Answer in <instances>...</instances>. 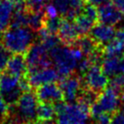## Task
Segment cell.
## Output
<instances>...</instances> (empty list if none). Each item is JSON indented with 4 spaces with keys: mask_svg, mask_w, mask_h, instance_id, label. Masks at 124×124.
<instances>
[{
    "mask_svg": "<svg viewBox=\"0 0 124 124\" xmlns=\"http://www.w3.org/2000/svg\"><path fill=\"white\" fill-rule=\"evenodd\" d=\"M116 30L113 26L102 24H95L90 31V35L98 45L104 46L114 38Z\"/></svg>",
    "mask_w": 124,
    "mask_h": 124,
    "instance_id": "obj_12",
    "label": "cell"
},
{
    "mask_svg": "<svg viewBox=\"0 0 124 124\" xmlns=\"http://www.w3.org/2000/svg\"><path fill=\"white\" fill-rule=\"evenodd\" d=\"M121 113L124 114V103L122 104V106H121Z\"/></svg>",
    "mask_w": 124,
    "mask_h": 124,
    "instance_id": "obj_38",
    "label": "cell"
},
{
    "mask_svg": "<svg viewBox=\"0 0 124 124\" xmlns=\"http://www.w3.org/2000/svg\"><path fill=\"white\" fill-rule=\"evenodd\" d=\"M11 53L3 45H0V72L5 71L10 59Z\"/></svg>",
    "mask_w": 124,
    "mask_h": 124,
    "instance_id": "obj_26",
    "label": "cell"
},
{
    "mask_svg": "<svg viewBox=\"0 0 124 124\" xmlns=\"http://www.w3.org/2000/svg\"><path fill=\"white\" fill-rule=\"evenodd\" d=\"M110 124H124V114L121 112V113H119V112L114 113Z\"/></svg>",
    "mask_w": 124,
    "mask_h": 124,
    "instance_id": "obj_32",
    "label": "cell"
},
{
    "mask_svg": "<svg viewBox=\"0 0 124 124\" xmlns=\"http://www.w3.org/2000/svg\"><path fill=\"white\" fill-rule=\"evenodd\" d=\"M123 56H124V55H123Z\"/></svg>",
    "mask_w": 124,
    "mask_h": 124,
    "instance_id": "obj_44",
    "label": "cell"
},
{
    "mask_svg": "<svg viewBox=\"0 0 124 124\" xmlns=\"http://www.w3.org/2000/svg\"><path fill=\"white\" fill-rule=\"evenodd\" d=\"M54 5L59 14L65 16L70 9V0H54Z\"/></svg>",
    "mask_w": 124,
    "mask_h": 124,
    "instance_id": "obj_27",
    "label": "cell"
},
{
    "mask_svg": "<svg viewBox=\"0 0 124 124\" xmlns=\"http://www.w3.org/2000/svg\"><path fill=\"white\" fill-rule=\"evenodd\" d=\"M57 35L62 45L67 46H72L80 36L74 23L64 17H62Z\"/></svg>",
    "mask_w": 124,
    "mask_h": 124,
    "instance_id": "obj_11",
    "label": "cell"
},
{
    "mask_svg": "<svg viewBox=\"0 0 124 124\" xmlns=\"http://www.w3.org/2000/svg\"><path fill=\"white\" fill-rule=\"evenodd\" d=\"M41 44L44 45L47 51H50L52 49L57 47L60 44H61V41L59 39L58 35L56 36L55 35H48L47 36H45V38H43L41 40Z\"/></svg>",
    "mask_w": 124,
    "mask_h": 124,
    "instance_id": "obj_23",
    "label": "cell"
},
{
    "mask_svg": "<svg viewBox=\"0 0 124 124\" xmlns=\"http://www.w3.org/2000/svg\"><path fill=\"white\" fill-rule=\"evenodd\" d=\"M124 20V15L112 4H103L98 8V21L108 25L114 26Z\"/></svg>",
    "mask_w": 124,
    "mask_h": 124,
    "instance_id": "obj_10",
    "label": "cell"
},
{
    "mask_svg": "<svg viewBox=\"0 0 124 124\" xmlns=\"http://www.w3.org/2000/svg\"><path fill=\"white\" fill-rule=\"evenodd\" d=\"M82 13L85 15L90 19H92L94 23H96L98 21V9L96 8V6H94L93 4L86 2L83 8Z\"/></svg>",
    "mask_w": 124,
    "mask_h": 124,
    "instance_id": "obj_24",
    "label": "cell"
},
{
    "mask_svg": "<svg viewBox=\"0 0 124 124\" xmlns=\"http://www.w3.org/2000/svg\"><path fill=\"white\" fill-rule=\"evenodd\" d=\"M120 57H105L101 62V69L107 76H113L120 72Z\"/></svg>",
    "mask_w": 124,
    "mask_h": 124,
    "instance_id": "obj_19",
    "label": "cell"
},
{
    "mask_svg": "<svg viewBox=\"0 0 124 124\" xmlns=\"http://www.w3.org/2000/svg\"><path fill=\"white\" fill-rule=\"evenodd\" d=\"M110 0H86V2L91 3L94 5V6H101V5H103V4L109 3Z\"/></svg>",
    "mask_w": 124,
    "mask_h": 124,
    "instance_id": "obj_34",
    "label": "cell"
},
{
    "mask_svg": "<svg viewBox=\"0 0 124 124\" xmlns=\"http://www.w3.org/2000/svg\"><path fill=\"white\" fill-rule=\"evenodd\" d=\"M111 114L108 112H102L97 118H95V122L97 124H110L111 123Z\"/></svg>",
    "mask_w": 124,
    "mask_h": 124,
    "instance_id": "obj_30",
    "label": "cell"
},
{
    "mask_svg": "<svg viewBox=\"0 0 124 124\" xmlns=\"http://www.w3.org/2000/svg\"><path fill=\"white\" fill-rule=\"evenodd\" d=\"M15 1H25V0H15Z\"/></svg>",
    "mask_w": 124,
    "mask_h": 124,
    "instance_id": "obj_41",
    "label": "cell"
},
{
    "mask_svg": "<svg viewBox=\"0 0 124 124\" xmlns=\"http://www.w3.org/2000/svg\"><path fill=\"white\" fill-rule=\"evenodd\" d=\"M93 124H97V123H96V122H95V123H93Z\"/></svg>",
    "mask_w": 124,
    "mask_h": 124,
    "instance_id": "obj_42",
    "label": "cell"
},
{
    "mask_svg": "<svg viewBox=\"0 0 124 124\" xmlns=\"http://www.w3.org/2000/svg\"><path fill=\"white\" fill-rule=\"evenodd\" d=\"M62 17H46L45 16L43 26L48 31V33L52 35H56L58 33L59 27L61 24Z\"/></svg>",
    "mask_w": 124,
    "mask_h": 124,
    "instance_id": "obj_21",
    "label": "cell"
},
{
    "mask_svg": "<svg viewBox=\"0 0 124 124\" xmlns=\"http://www.w3.org/2000/svg\"><path fill=\"white\" fill-rule=\"evenodd\" d=\"M96 101L100 104L104 112L114 114L119 110L121 99L120 93L111 89L110 87H108L99 94Z\"/></svg>",
    "mask_w": 124,
    "mask_h": 124,
    "instance_id": "obj_8",
    "label": "cell"
},
{
    "mask_svg": "<svg viewBox=\"0 0 124 124\" xmlns=\"http://www.w3.org/2000/svg\"><path fill=\"white\" fill-rule=\"evenodd\" d=\"M27 124H44V122H41V121H32V122H29V123H27Z\"/></svg>",
    "mask_w": 124,
    "mask_h": 124,
    "instance_id": "obj_36",
    "label": "cell"
},
{
    "mask_svg": "<svg viewBox=\"0 0 124 124\" xmlns=\"http://www.w3.org/2000/svg\"><path fill=\"white\" fill-rule=\"evenodd\" d=\"M35 93L39 102H50L54 104L58 101H64L62 89L55 82L45 83L35 88Z\"/></svg>",
    "mask_w": 124,
    "mask_h": 124,
    "instance_id": "obj_6",
    "label": "cell"
},
{
    "mask_svg": "<svg viewBox=\"0 0 124 124\" xmlns=\"http://www.w3.org/2000/svg\"><path fill=\"white\" fill-rule=\"evenodd\" d=\"M2 39H3V36L1 35V33H0V44L2 43Z\"/></svg>",
    "mask_w": 124,
    "mask_h": 124,
    "instance_id": "obj_39",
    "label": "cell"
},
{
    "mask_svg": "<svg viewBox=\"0 0 124 124\" xmlns=\"http://www.w3.org/2000/svg\"><path fill=\"white\" fill-rule=\"evenodd\" d=\"M50 0H25L27 9L31 11H44L46 2Z\"/></svg>",
    "mask_w": 124,
    "mask_h": 124,
    "instance_id": "obj_25",
    "label": "cell"
},
{
    "mask_svg": "<svg viewBox=\"0 0 124 124\" xmlns=\"http://www.w3.org/2000/svg\"><path fill=\"white\" fill-rule=\"evenodd\" d=\"M57 115L56 124H83L89 119L90 106L76 101L75 103H65L64 101L54 103Z\"/></svg>",
    "mask_w": 124,
    "mask_h": 124,
    "instance_id": "obj_2",
    "label": "cell"
},
{
    "mask_svg": "<svg viewBox=\"0 0 124 124\" xmlns=\"http://www.w3.org/2000/svg\"><path fill=\"white\" fill-rule=\"evenodd\" d=\"M1 77H2V73H1V72H0V80H1Z\"/></svg>",
    "mask_w": 124,
    "mask_h": 124,
    "instance_id": "obj_40",
    "label": "cell"
},
{
    "mask_svg": "<svg viewBox=\"0 0 124 124\" xmlns=\"http://www.w3.org/2000/svg\"><path fill=\"white\" fill-rule=\"evenodd\" d=\"M26 77L29 80V83L31 84L32 88H37L43 84L54 83L56 81L60 80L57 71L51 67L43 68L35 72H27Z\"/></svg>",
    "mask_w": 124,
    "mask_h": 124,
    "instance_id": "obj_9",
    "label": "cell"
},
{
    "mask_svg": "<svg viewBox=\"0 0 124 124\" xmlns=\"http://www.w3.org/2000/svg\"><path fill=\"white\" fill-rule=\"evenodd\" d=\"M56 115L54 104L50 102H40L36 110V119L38 121L46 122L53 121Z\"/></svg>",
    "mask_w": 124,
    "mask_h": 124,
    "instance_id": "obj_17",
    "label": "cell"
},
{
    "mask_svg": "<svg viewBox=\"0 0 124 124\" xmlns=\"http://www.w3.org/2000/svg\"><path fill=\"white\" fill-rule=\"evenodd\" d=\"M3 119H4V117L0 114V124H2V121H3Z\"/></svg>",
    "mask_w": 124,
    "mask_h": 124,
    "instance_id": "obj_37",
    "label": "cell"
},
{
    "mask_svg": "<svg viewBox=\"0 0 124 124\" xmlns=\"http://www.w3.org/2000/svg\"><path fill=\"white\" fill-rule=\"evenodd\" d=\"M50 58L54 64L60 80L72 75L79 61L84 57L83 52L75 46H60L50 50ZM59 80V81H60Z\"/></svg>",
    "mask_w": 124,
    "mask_h": 124,
    "instance_id": "obj_1",
    "label": "cell"
},
{
    "mask_svg": "<svg viewBox=\"0 0 124 124\" xmlns=\"http://www.w3.org/2000/svg\"><path fill=\"white\" fill-rule=\"evenodd\" d=\"M7 73L14 75L17 78H21L27 74V65L24 59V54H14L11 55L7 62V68L5 70Z\"/></svg>",
    "mask_w": 124,
    "mask_h": 124,
    "instance_id": "obj_14",
    "label": "cell"
},
{
    "mask_svg": "<svg viewBox=\"0 0 124 124\" xmlns=\"http://www.w3.org/2000/svg\"><path fill=\"white\" fill-rule=\"evenodd\" d=\"M72 46L79 48L83 52L84 56H88L102 45H98L96 42L91 37V35H81L75 41V43L72 45Z\"/></svg>",
    "mask_w": 124,
    "mask_h": 124,
    "instance_id": "obj_16",
    "label": "cell"
},
{
    "mask_svg": "<svg viewBox=\"0 0 124 124\" xmlns=\"http://www.w3.org/2000/svg\"><path fill=\"white\" fill-rule=\"evenodd\" d=\"M15 0H2L0 3V33L8 29L15 12Z\"/></svg>",
    "mask_w": 124,
    "mask_h": 124,
    "instance_id": "obj_15",
    "label": "cell"
},
{
    "mask_svg": "<svg viewBox=\"0 0 124 124\" xmlns=\"http://www.w3.org/2000/svg\"><path fill=\"white\" fill-rule=\"evenodd\" d=\"M120 72L124 74V59L121 60V65H120Z\"/></svg>",
    "mask_w": 124,
    "mask_h": 124,
    "instance_id": "obj_35",
    "label": "cell"
},
{
    "mask_svg": "<svg viewBox=\"0 0 124 124\" xmlns=\"http://www.w3.org/2000/svg\"><path fill=\"white\" fill-rule=\"evenodd\" d=\"M18 83H19V78L17 77L11 75L7 72L5 74H2V77L0 80V93L4 96L14 92L19 88Z\"/></svg>",
    "mask_w": 124,
    "mask_h": 124,
    "instance_id": "obj_18",
    "label": "cell"
},
{
    "mask_svg": "<svg viewBox=\"0 0 124 124\" xmlns=\"http://www.w3.org/2000/svg\"><path fill=\"white\" fill-rule=\"evenodd\" d=\"M24 59L27 65V72L50 67L53 63L47 50L42 44H33L24 54Z\"/></svg>",
    "mask_w": 124,
    "mask_h": 124,
    "instance_id": "obj_4",
    "label": "cell"
},
{
    "mask_svg": "<svg viewBox=\"0 0 124 124\" xmlns=\"http://www.w3.org/2000/svg\"><path fill=\"white\" fill-rule=\"evenodd\" d=\"M112 5L124 15V0H111Z\"/></svg>",
    "mask_w": 124,
    "mask_h": 124,
    "instance_id": "obj_33",
    "label": "cell"
},
{
    "mask_svg": "<svg viewBox=\"0 0 124 124\" xmlns=\"http://www.w3.org/2000/svg\"><path fill=\"white\" fill-rule=\"evenodd\" d=\"M1 1H2V0H0V3H1Z\"/></svg>",
    "mask_w": 124,
    "mask_h": 124,
    "instance_id": "obj_43",
    "label": "cell"
},
{
    "mask_svg": "<svg viewBox=\"0 0 124 124\" xmlns=\"http://www.w3.org/2000/svg\"><path fill=\"white\" fill-rule=\"evenodd\" d=\"M91 65H92L91 62L89 61V59L85 56V57H83L81 61H79V62H78L76 69L78 70V72H80V73L82 74V76H83V74H84V73H85V72L89 70V68L91 67ZM80 73H79V74H80Z\"/></svg>",
    "mask_w": 124,
    "mask_h": 124,
    "instance_id": "obj_28",
    "label": "cell"
},
{
    "mask_svg": "<svg viewBox=\"0 0 124 124\" xmlns=\"http://www.w3.org/2000/svg\"><path fill=\"white\" fill-rule=\"evenodd\" d=\"M109 87L117 93H121L124 89V74L123 73H117L115 75L111 76L109 81Z\"/></svg>",
    "mask_w": 124,
    "mask_h": 124,
    "instance_id": "obj_22",
    "label": "cell"
},
{
    "mask_svg": "<svg viewBox=\"0 0 124 124\" xmlns=\"http://www.w3.org/2000/svg\"><path fill=\"white\" fill-rule=\"evenodd\" d=\"M60 87L62 91L64 101L67 102H73L77 101L83 88L82 76L74 75L60 80Z\"/></svg>",
    "mask_w": 124,
    "mask_h": 124,
    "instance_id": "obj_7",
    "label": "cell"
},
{
    "mask_svg": "<svg viewBox=\"0 0 124 124\" xmlns=\"http://www.w3.org/2000/svg\"><path fill=\"white\" fill-rule=\"evenodd\" d=\"M124 55V28L118 29L114 38L103 46V56L121 57Z\"/></svg>",
    "mask_w": 124,
    "mask_h": 124,
    "instance_id": "obj_13",
    "label": "cell"
},
{
    "mask_svg": "<svg viewBox=\"0 0 124 124\" xmlns=\"http://www.w3.org/2000/svg\"><path fill=\"white\" fill-rule=\"evenodd\" d=\"M83 88H86L100 94L109 85L108 76L99 64H92L89 70L82 76Z\"/></svg>",
    "mask_w": 124,
    "mask_h": 124,
    "instance_id": "obj_5",
    "label": "cell"
},
{
    "mask_svg": "<svg viewBox=\"0 0 124 124\" xmlns=\"http://www.w3.org/2000/svg\"><path fill=\"white\" fill-rule=\"evenodd\" d=\"M73 21H74L73 23L75 24L76 29H77V31H78L80 35H87L88 33H90V31L93 28V25L96 24L92 19L87 17L85 15H83V13L78 15L73 19Z\"/></svg>",
    "mask_w": 124,
    "mask_h": 124,
    "instance_id": "obj_20",
    "label": "cell"
},
{
    "mask_svg": "<svg viewBox=\"0 0 124 124\" xmlns=\"http://www.w3.org/2000/svg\"><path fill=\"white\" fill-rule=\"evenodd\" d=\"M8 109H9V106L7 105L6 101L4 100L2 93H0V114L3 117H5L7 114V112H8Z\"/></svg>",
    "mask_w": 124,
    "mask_h": 124,
    "instance_id": "obj_31",
    "label": "cell"
},
{
    "mask_svg": "<svg viewBox=\"0 0 124 124\" xmlns=\"http://www.w3.org/2000/svg\"><path fill=\"white\" fill-rule=\"evenodd\" d=\"M35 38V31L31 28L26 26L9 28L4 34L2 43L11 54H24L34 44Z\"/></svg>",
    "mask_w": 124,
    "mask_h": 124,
    "instance_id": "obj_3",
    "label": "cell"
},
{
    "mask_svg": "<svg viewBox=\"0 0 124 124\" xmlns=\"http://www.w3.org/2000/svg\"><path fill=\"white\" fill-rule=\"evenodd\" d=\"M45 16L46 17H57L59 15L58 10L56 9L54 4H48L45 7Z\"/></svg>",
    "mask_w": 124,
    "mask_h": 124,
    "instance_id": "obj_29",
    "label": "cell"
}]
</instances>
